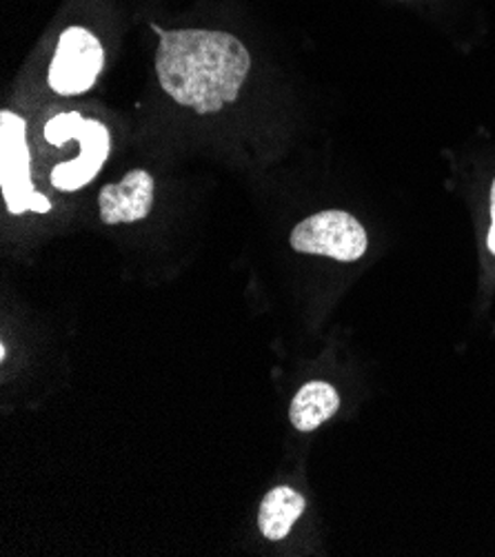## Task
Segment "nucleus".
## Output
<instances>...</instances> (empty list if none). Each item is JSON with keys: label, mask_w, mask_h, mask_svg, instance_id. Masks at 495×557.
<instances>
[{"label": "nucleus", "mask_w": 495, "mask_h": 557, "mask_svg": "<svg viewBox=\"0 0 495 557\" xmlns=\"http://www.w3.org/2000/svg\"><path fill=\"white\" fill-rule=\"evenodd\" d=\"M45 138L49 145L63 147L70 140H78L81 153L70 162H61L51 170V185L59 191H78L89 185L102 164L109 158L112 140H109V129L94 119H83L76 111H65V114L53 116L45 125Z\"/></svg>", "instance_id": "nucleus-2"}, {"label": "nucleus", "mask_w": 495, "mask_h": 557, "mask_svg": "<svg viewBox=\"0 0 495 557\" xmlns=\"http://www.w3.org/2000/svg\"><path fill=\"white\" fill-rule=\"evenodd\" d=\"M104 65V51L98 38L85 27H67L49 65V87L61 96L89 91Z\"/></svg>", "instance_id": "nucleus-5"}, {"label": "nucleus", "mask_w": 495, "mask_h": 557, "mask_svg": "<svg viewBox=\"0 0 495 557\" xmlns=\"http://www.w3.org/2000/svg\"><path fill=\"white\" fill-rule=\"evenodd\" d=\"M486 245H488V249H491L493 256H495V181H493V185H491V230H488Z\"/></svg>", "instance_id": "nucleus-9"}, {"label": "nucleus", "mask_w": 495, "mask_h": 557, "mask_svg": "<svg viewBox=\"0 0 495 557\" xmlns=\"http://www.w3.org/2000/svg\"><path fill=\"white\" fill-rule=\"evenodd\" d=\"M305 497L292 488V486H276L271 488L260 503V511H258V527L260 533L269 540V542H281L285 540L294 524L298 522V518L305 513Z\"/></svg>", "instance_id": "nucleus-7"}, {"label": "nucleus", "mask_w": 495, "mask_h": 557, "mask_svg": "<svg viewBox=\"0 0 495 557\" xmlns=\"http://www.w3.org/2000/svg\"><path fill=\"white\" fill-rule=\"evenodd\" d=\"M341 409V396L336 388L322 382L313 380L298 388V394L292 400L289 407V420L294 429L309 433L322 426L326 420H332Z\"/></svg>", "instance_id": "nucleus-8"}, {"label": "nucleus", "mask_w": 495, "mask_h": 557, "mask_svg": "<svg viewBox=\"0 0 495 557\" xmlns=\"http://www.w3.org/2000/svg\"><path fill=\"white\" fill-rule=\"evenodd\" d=\"M289 243L298 253L326 256L338 262H356L364 256L369 238L358 218L347 211L329 209L298 222Z\"/></svg>", "instance_id": "nucleus-4"}, {"label": "nucleus", "mask_w": 495, "mask_h": 557, "mask_svg": "<svg viewBox=\"0 0 495 557\" xmlns=\"http://www.w3.org/2000/svg\"><path fill=\"white\" fill-rule=\"evenodd\" d=\"M156 181L145 170H132L121 183L104 185L98 196L104 225H129L145 220L153 207Z\"/></svg>", "instance_id": "nucleus-6"}, {"label": "nucleus", "mask_w": 495, "mask_h": 557, "mask_svg": "<svg viewBox=\"0 0 495 557\" xmlns=\"http://www.w3.org/2000/svg\"><path fill=\"white\" fill-rule=\"evenodd\" d=\"M249 70L247 47L227 32H162L156 51V74L164 94L202 116L232 104Z\"/></svg>", "instance_id": "nucleus-1"}, {"label": "nucleus", "mask_w": 495, "mask_h": 557, "mask_svg": "<svg viewBox=\"0 0 495 557\" xmlns=\"http://www.w3.org/2000/svg\"><path fill=\"white\" fill-rule=\"evenodd\" d=\"M25 127V121L14 111L5 109L0 114V187L12 215L29 211L49 213V198L38 194L32 183V156Z\"/></svg>", "instance_id": "nucleus-3"}]
</instances>
